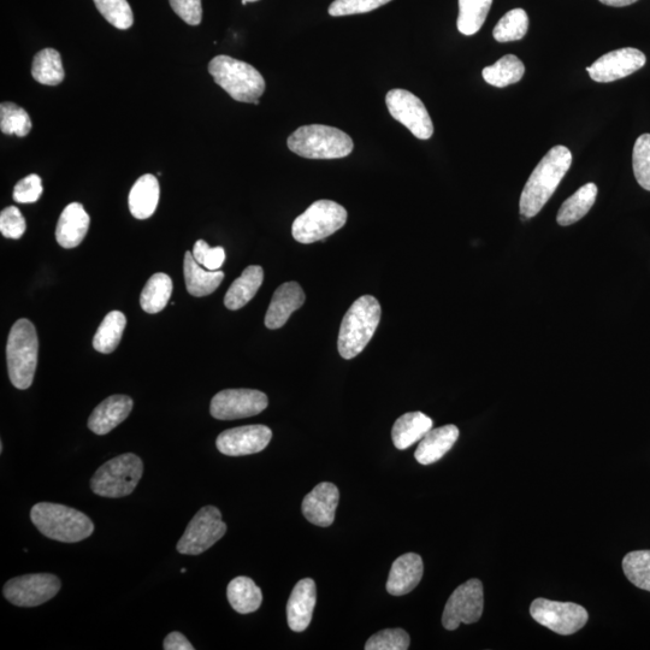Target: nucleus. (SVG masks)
<instances>
[{
    "instance_id": "obj_4",
    "label": "nucleus",
    "mask_w": 650,
    "mask_h": 650,
    "mask_svg": "<svg viewBox=\"0 0 650 650\" xmlns=\"http://www.w3.org/2000/svg\"><path fill=\"white\" fill-rule=\"evenodd\" d=\"M287 145L295 155L309 159L345 158L354 149L350 135L323 124L298 128L288 138Z\"/></svg>"
},
{
    "instance_id": "obj_47",
    "label": "nucleus",
    "mask_w": 650,
    "mask_h": 650,
    "mask_svg": "<svg viewBox=\"0 0 650 650\" xmlns=\"http://www.w3.org/2000/svg\"><path fill=\"white\" fill-rule=\"evenodd\" d=\"M600 2L607 5V7L623 8L629 7V5L638 2V0H600Z\"/></svg>"
},
{
    "instance_id": "obj_48",
    "label": "nucleus",
    "mask_w": 650,
    "mask_h": 650,
    "mask_svg": "<svg viewBox=\"0 0 650 650\" xmlns=\"http://www.w3.org/2000/svg\"><path fill=\"white\" fill-rule=\"evenodd\" d=\"M258 2V0H242V4L246 5L247 3Z\"/></svg>"
},
{
    "instance_id": "obj_16",
    "label": "nucleus",
    "mask_w": 650,
    "mask_h": 650,
    "mask_svg": "<svg viewBox=\"0 0 650 650\" xmlns=\"http://www.w3.org/2000/svg\"><path fill=\"white\" fill-rule=\"evenodd\" d=\"M273 439V431L265 425H246L223 431L217 437L218 451L229 457L256 454L264 451Z\"/></svg>"
},
{
    "instance_id": "obj_5",
    "label": "nucleus",
    "mask_w": 650,
    "mask_h": 650,
    "mask_svg": "<svg viewBox=\"0 0 650 650\" xmlns=\"http://www.w3.org/2000/svg\"><path fill=\"white\" fill-rule=\"evenodd\" d=\"M209 73L236 102L254 104L265 91V80L256 68L229 56L212 59Z\"/></svg>"
},
{
    "instance_id": "obj_13",
    "label": "nucleus",
    "mask_w": 650,
    "mask_h": 650,
    "mask_svg": "<svg viewBox=\"0 0 650 650\" xmlns=\"http://www.w3.org/2000/svg\"><path fill=\"white\" fill-rule=\"evenodd\" d=\"M267 395L254 389H226L211 400V416L218 421L253 417L267 409Z\"/></svg>"
},
{
    "instance_id": "obj_33",
    "label": "nucleus",
    "mask_w": 650,
    "mask_h": 650,
    "mask_svg": "<svg viewBox=\"0 0 650 650\" xmlns=\"http://www.w3.org/2000/svg\"><path fill=\"white\" fill-rule=\"evenodd\" d=\"M32 75L41 85L57 86L61 84L65 74L59 52L53 49L38 52L34 57Z\"/></svg>"
},
{
    "instance_id": "obj_44",
    "label": "nucleus",
    "mask_w": 650,
    "mask_h": 650,
    "mask_svg": "<svg viewBox=\"0 0 650 650\" xmlns=\"http://www.w3.org/2000/svg\"><path fill=\"white\" fill-rule=\"evenodd\" d=\"M44 188L40 176L32 174L22 179L14 188L15 202L20 204H32L38 202Z\"/></svg>"
},
{
    "instance_id": "obj_41",
    "label": "nucleus",
    "mask_w": 650,
    "mask_h": 650,
    "mask_svg": "<svg viewBox=\"0 0 650 650\" xmlns=\"http://www.w3.org/2000/svg\"><path fill=\"white\" fill-rule=\"evenodd\" d=\"M389 2L392 0H335L330 5L328 13L334 17L366 14Z\"/></svg>"
},
{
    "instance_id": "obj_25",
    "label": "nucleus",
    "mask_w": 650,
    "mask_h": 650,
    "mask_svg": "<svg viewBox=\"0 0 650 650\" xmlns=\"http://www.w3.org/2000/svg\"><path fill=\"white\" fill-rule=\"evenodd\" d=\"M183 274H185L186 288L193 297H206L220 287L224 273L221 270L211 271L204 269L192 252H186L185 263H183Z\"/></svg>"
},
{
    "instance_id": "obj_7",
    "label": "nucleus",
    "mask_w": 650,
    "mask_h": 650,
    "mask_svg": "<svg viewBox=\"0 0 650 650\" xmlns=\"http://www.w3.org/2000/svg\"><path fill=\"white\" fill-rule=\"evenodd\" d=\"M143 472V460L138 455L122 454L100 466L91 480L92 492L103 498H124L138 487Z\"/></svg>"
},
{
    "instance_id": "obj_28",
    "label": "nucleus",
    "mask_w": 650,
    "mask_h": 650,
    "mask_svg": "<svg viewBox=\"0 0 650 650\" xmlns=\"http://www.w3.org/2000/svg\"><path fill=\"white\" fill-rule=\"evenodd\" d=\"M598 186L595 183H587L578 191L565 200L558 212L557 222L561 227L571 226V224L581 221L588 214L598 197Z\"/></svg>"
},
{
    "instance_id": "obj_40",
    "label": "nucleus",
    "mask_w": 650,
    "mask_h": 650,
    "mask_svg": "<svg viewBox=\"0 0 650 650\" xmlns=\"http://www.w3.org/2000/svg\"><path fill=\"white\" fill-rule=\"evenodd\" d=\"M410 635L403 629H386L372 635L365 644L366 650H406L410 648Z\"/></svg>"
},
{
    "instance_id": "obj_30",
    "label": "nucleus",
    "mask_w": 650,
    "mask_h": 650,
    "mask_svg": "<svg viewBox=\"0 0 650 650\" xmlns=\"http://www.w3.org/2000/svg\"><path fill=\"white\" fill-rule=\"evenodd\" d=\"M173 293V281L167 274L158 273L150 277L140 295V305L150 315L161 312L168 305Z\"/></svg>"
},
{
    "instance_id": "obj_15",
    "label": "nucleus",
    "mask_w": 650,
    "mask_h": 650,
    "mask_svg": "<svg viewBox=\"0 0 650 650\" xmlns=\"http://www.w3.org/2000/svg\"><path fill=\"white\" fill-rule=\"evenodd\" d=\"M646 62L647 58L643 52L634 47H625V49L606 53L590 65L587 72L595 82L607 84L636 73L646 65Z\"/></svg>"
},
{
    "instance_id": "obj_23",
    "label": "nucleus",
    "mask_w": 650,
    "mask_h": 650,
    "mask_svg": "<svg viewBox=\"0 0 650 650\" xmlns=\"http://www.w3.org/2000/svg\"><path fill=\"white\" fill-rule=\"evenodd\" d=\"M459 439V429L453 424L445 427L431 429L427 435L419 441L415 458L419 464L430 465L439 462L440 459L451 451L455 442Z\"/></svg>"
},
{
    "instance_id": "obj_38",
    "label": "nucleus",
    "mask_w": 650,
    "mask_h": 650,
    "mask_svg": "<svg viewBox=\"0 0 650 650\" xmlns=\"http://www.w3.org/2000/svg\"><path fill=\"white\" fill-rule=\"evenodd\" d=\"M94 4L110 25L122 31L133 26V11L127 0H94Z\"/></svg>"
},
{
    "instance_id": "obj_24",
    "label": "nucleus",
    "mask_w": 650,
    "mask_h": 650,
    "mask_svg": "<svg viewBox=\"0 0 650 650\" xmlns=\"http://www.w3.org/2000/svg\"><path fill=\"white\" fill-rule=\"evenodd\" d=\"M161 188L156 176L146 174L134 183L129 193V210L137 220H147L157 210Z\"/></svg>"
},
{
    "instance_id": "obj_46",
    "label": "nucleus",
    "mask_w": 650,
    "mask_h": 650,
    "mask_svg": "<svg viewBox=\"0 0 650 650\" xmlns=\"http://www.w3.org/2000/svg\"><path fill=\"white\" fill-rule=\"evenodd\" d=\"M165 650H193L191 642L180 632H171L164 640Z\"/></svg>"
},
{
    "instance_id": "obj_35",
    "label": "nucleus",
    "mask_w": 650,
    "mask_h": 650,
    "mask_svg": "<svg viewBox=\"0 0 650 650\" xmlns=\"http://www.w3.org/2000/svg\"><path fill=\"white\" fill-rule=\"evenodd\" d=\"M529 29V17L523 9H513L495 26L493 35L499 43L522 40Z\"/></svg>"
},
{
    "instance_id": "obj_43",
    "label": "nucleus",
    "mask_w": 650,
    "mask_h": 650,
    "mask_svg": "<svg viewBox=\"0 0 650 650\" xmlns=\"http://www.w3.org/2000/svg\"><path fill=\"white\" fill-rule=\"evenodd\" d=\"M26 220L15 206H9L0 214V232L8 239L19 240L26 233Z\"/></svg>"
},
{
    "instance_id": "obj_11",
    "label": "nucleus",
    "mask_w": 650,
    "mask_h": 650,
    "mask_svg": "<svg viewBox=\"0 0 650 650\" xmlns=\"http://www.w3.org/2000/svg\"><path fill=\"white\" fill-rule=\"evenodd\" d=\"M530 614L537 623L564 636L576 634L589 619L587 610L582 606L547 599H536L531 604Z\"/></svg>"
},
{
    "instance_id": "obj_32",
    "label": "nucleus",
    "mask_w": 650,
    "mask_h": 650,
    "mask_svg": "<svg viewBox=\"0 0 650 650\" xmlns=\"http://www.w3.org/2000/svg\"><path fill=\"white\" fill-rule=\"evenodd\" d=\"M525 67L517 56L506 55L494 65L484 68L482 75L490 86L504 88L523 79Z\"/></svg>"
},
{
    "instance_id": "obj_1",
    "label": "nucleus",
    "mask_w": 650,
    "mask_h": 650,
    "mask_svg": "<svg viewBox=\"0 0 650 650\" xmlns=\"http://www.w3.org/2000/svg\"><path fill=\"white\" fill-rule=\"evenodd\" d=\"M572 164V153L565 146L549 150L530 175L520 197L519 209L524 218H533L557 191Z\"/></svg>"
},
{
    "instance_id": "obj_42",
    "label": "nucleus",
    "mask_w": 650,
    "mask_h": 650,
    "mask_svg": "<svg viewBox=\"0 0 650 650\" xmlns=\"http://www.w3.org/2000/svg\"><path fill=\"white\" fill-rule=\"evenodd\" d=\"M193 257L203 268L217 271L222 268L226 260V251L223 247H210L208 242L198 240L193 248Z\"/></svg>"
},
{
    "instance_id": "obj_34",
    "label": "nucleus",
    "mask_w": 650,
    "mask_h": 650,
    "mask_svg": "<svg viewBox=\"0 0 650 650\" xmlns=\"http://www.w3.org/2000/svg\"><path fill=\"white\" fill-rule=\"evenodd\" d=\"M493 0H459L458 31L464 35H474L487 20Z\"/></svg>"
},
{
    "instance_id": "obj_19",
    "label": "nucleus",
    "mask_w": 650,
    "mask_h": 650,
    "mask_svg": "<svg viewBox=\"0 0 650 650\" xmlns=\"http://www.w3.org/2000/svg\"><path fill=\"white\" fill-rule=\"evenodd\" d=\"M305 293L297 282L283 283L276 289L265 316V325L269 329H280L288 322L292 313L305 303Z\"/></svg>"
},
{
    "instance_id": "obj_36",
    "label": "nucleus",
    "mask_w": 650,
    "mask_h": 650,
    "mask_svg": "<svg viewBox=\"0 0 650 650\" xmlns=\"http://www.w3.org/2000/svg\"><path fill=\"white\" fill-rule=\"evenodd\" d=\"M0 129L7 135L16 137H27L32 130L31 117L25 109L14 103H3L0 105Z\"/></svg>"
},
{
    "instance_id": "obj_2",
    "label": "nucleus",
    "mask_w": 650,
    "mask_h": 650,
    "mask_svg": "<svg viewBox=\"0 0 650 650\" xmlns=\"http://www.w3.org/2000/svg\"><path fill=\"white\" fill-rule=\"evenodd\" d=\"M31 519L41 534L64 543L86 540L94 531V524L85 513L51 502L35 505L31 511Z\"/></svg>"
},
{
    "instance_id": "obj_22",
    "label": "nucleus",
    "mask_w": 650,
    "mask_h": 650,
    "mask_svg": "<svg viewBox=\"0 0 650 650\" xmlns=\"http://www.w3.org/2000/svg\"><path fill=\"white\" fill-rule=\"evenodd\" d=\"M91 218L80 203L67 206L59 217L56 239L63 248L78 247L86 238Z\"/></svg>"
},
{
    "instance_id": "obj_26",
    "label": "nucleus",
    "mask_w": 650,
    "mask_h": 650,
    "mask_svg": "<svg viewBox=\"0 0 650 650\" xmlns=\"http://www.w3.org/2000/svg\"><path fill=\"white\" fill-rule=\"evenodd\" d=\"M433 419L423 412H409L395 422L392 429L394 446L404 451L421 441L433 429Z\"/></svg>"
},
{
    "instance_id": "obj_8",
    "label": "nucleus",
    "mask_w": 650,
    "mask_h": 650,
    "mask_svg": "<svg viewBox=\"0 0 650 650\" xmlns=\"http://www.w3.org/2000/svg\"><path fill=\"white\" fill-rule=\"evenodd\" d=\"M346 222L347 211L344 206L332 200H318L303 215L295 218L293 238L300 244H313L338 232Z\"/></svg>"
},
{
    "instance_id": "obj_18",
    "label": "nucleus",
    "mask_w": 650,
    "mask_h": 650,
    "mask_svg": "<svg viewBox=\"0 0 650 650\" xmlns=\"http://www.w3.org/2000/svg\"><path fill=\"white\" fill-rule=\"evenodd\" d=\"M317 601L316 583L311 578L301 579L295 585L287 604V620L289 628L295 632H303L312 620Z\"/></svg>"
},
{
    "instance_id": "obj_29",
    "label": "nucleus",
    "mask_w": 650,
    "mask_h": 650,
    "mask_svg": "<svg viewBox=\"0 0 650 650\" xmlns=\"http://www.w3.org/2000/svg\"><path fill=\"white\" fill-rule=\"evenodd\" d=\"M229 604L240 614H250L259 610L263 602L262 590L248 577H236L227 588Z\"/></svg>"
},
{
    "instance_id": "obj_27",
    "label": "nucleus",
    "mask_w": 650,
    "mask_h": 650,
    "mask_svg": "<svg viewBox=\"0 0 650 650\" xmlns=\"http://www.w3.org/2000/svg\"><path fill=\"white\" fill-rule=\"evenodd\" d=\"M264 281V270L259 265H251L244 270L238 280L230 286L224 305L227 309L236 311L242 309L254 298Z\"/></svg>"
},
{
    "instance_id": "obj_3",
    "label": "nucleus",
    "mask_w": 650,
    "mask_h": 650,
    "mask_svg": "<svg viewBox=\"0 0 650 650\" xmlns=\"http://www.w3.org/2000/svg\"><path fill=\"white\" fill-rule=\"evenodd\" d=\"M381 305L371 295L354 301L342 319L338 348L344 359H353L365 350L381 321Z\"/></svg>"
},
{
    "instance_id": "obj_31",
    "label": "nucleus",
    "mask_w": 650,
    "mask_h": 650,
    "mask_svg": "<svg viewBox=\"0 0 650 650\" xmlns=\"http://www.w3.org/2000/svg\"><path fill=\"white\" fill-rule=\"evenodd\" d=\"M127 318L120 311H112L100 323L93 339V347L99 353L110 354L120 345Z\"/></svg>"
},
{
    "instance_id": "obj_12",
    "label": "nucleus",
    "mask_w": 650,
    "mask_h": 650,
    "mask_svg": "<svg viewBox=\"0 0 650 650\" xmlns=\"http://www.w3.org/2000/svg\"><path fill=\"white\" fill-rule=\"evenodd\" d=\"M61 589V581L50 573H35L10 579L5 583L3 594L11 604L19 607H37L55 598Z\"/></svg>"
},
{
    "instance_id": "obj_14",
    "label": "nucleus",
    "mask_w": 650,
    "mask_h": 650,
    "mask_svg": "<svg viewBox=\"0 0 650 650\" xmlns=\"http://www.w3.org/2000/svg\"><path fill=\"white\" fill-rule=\"evenodd\" d=\"M389 114L415 135L417 139L433 137L434 124L422 100L405 90L389 91L386 97Z\"/></svg>"
},
{
    "instance_id": "obj_20",
    "label": "nucleus",
    "mask_w": 650,
    "mask_h": 650,
    "mask_svg": "<svg viewBox=\"0 0 650 650\" xmlns=\"http://www.w3.org/2000/svg\"><path fill=\"white\" fill-rule=\"evenodd\" d=\"M133 410V400L127 395H112L100 403L88 419V428L97 435H106L126 421Z\"/></svg>"
},
{
    "instance_id": "obj_21",
    "label": "nucleus",
    "mask_w": 650,
    "mask_h": 650,
    "mask_svg": "<svg viewBox=\"0 0 650 650\" xmlns=\"http://www.w3.org/2000/svg\"><path fill=\"white\" fill-rule=\"evenodd\" d=\"M424 573L423 560L416 553L401 555L390 569L387 592L393 596H403L412 592L421 583Z\"/></svg>"
},
{
    "instance_id": "obj_10",
    "label": "nucleus",
    "mask_w": 650,
    "mask_h": 650,
    "mask_svg": "<svg viewBox=\"0 0 650 650\" xmlns=\"http://www.w3.org/2000/svg\"><path fill=\"white\" fill-rule=\"evenodd\" d=\"M484 607L483 584L480 579L459 585L448 599L442 614V625L449 631L462 624H474L481 619Z\"/></svg>"
},
{
    "instance_id": "obj_37",
    "label": "nucleus",
    "mask_w": 650,
    "mask_h": 650,
    "mask_svg": "<svg viewBox=\"0 0 650 650\" xmlns=\"http://www.w3.org/2000/svg\"><path fill=\"white\" fill-rule=\"evenodd\" d=\"M623 571L637 588L650 592V551H636L625 555Z\"/></svg>"
},
{
    "instance_id": "obj_6",
    "label": "nucleus",
    "mask_w": 650,
    "mask_h": 650,
    "mask_svg": "<svg viewBox=\"0 0 650 650\" xmlns=\"http://www.w3.org/2000/svg\"><path fill=\"white\" fill-rule=\"evenodd\" d=\"M39 340L31 321L21 318L10 330L7 345L8 371L11 383L17 389L32 386L38 365Z\"/></svg>"
},
{
    "instance_id": "obj_39",
    "label": "nucleus",
    "mask_w": 650,
    "mask_h": 650,
    "mask_svg": "<svg viewBox=\"0 0 650 650\" xmlns=\"http://www.w3.org/2000/svg\"><path fill=\"white\" fill-rule=\"evenodd\" d=\"M632 167L638 185L650 192V134H643L636 140Z\"/></svg>"
},
{
    "instance_id": "obj_9",
    "label": "nucleus",
    "mask_w": 650,
    "mask_h": 650,
    "mask_svg": "<svg viewBox=\"0 0 650 650\" xmlns=\"http://www.w3.org/2000/svg\"><path fill=\"white\" fill-rule=\"evenodd\" d=\"M227 533V524L222 520V513L214 506L203 507L195 514L191 523L177 543V551L186 555L202 554Z\"/></svg>"
},
{
    "instance_id": "obj_45",
    "label": "nucleus",
    "mask_w": 650,
    "mask_h": 650,
    "mask_svg": "<svg viewBox=\"0 0 650 650\" xmlns=\"http://www.w3.org/2000/svg\"><path fill=\"white\" fill-rule=\"evenodd\" d=\"M171 8L189 26H198L203 19L202 0H169Z\"/></svg>"
},
{
    "instance_id": "obj_17",
    "label": "nucleus",
    "mask_w": 650,
    "mask_h": 650,
    "mask_svg": "<svg viewBox=\"0 0 650 650\" xmlns=\"http://www.w3.org/2000/svg\"><path fill=\"white\" fill-rule=\"evenodd\" d=\"M340 492L333 483L322 482L305 496L301 511L310 523L328 528L334 523Z\"/></svg>"
}]
</instances>
